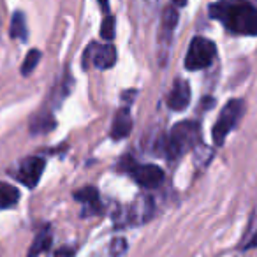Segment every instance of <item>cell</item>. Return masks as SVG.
<instances>
[{"instance_id": "cell-7", "label": "cell", "mask_w": 257, "mask_h": 257, "mask_svg": "<svg viewBox=\"0 0 257 257\" xmlns=\"http://www.w3.org/2000/svg\"><path fill=\"white\" fill-rule=\"evenodd\" d=\"M176 23H178V13L173 6L166 8L162 11V22H161V34H159V48H161V58L162 62L168 57V50L171 46L173 34H175Z\"/></svg>"}, {"instance_id": "cell-2", "label": "cell", "mask_w": 257, "mask_h": 257, "mask_svg": "<svg viewBox=\"0 0 257 257\" xmlns=\"http://www.w3.org/2000/svg\"><path fill=\"white\" fill-rule=\"evenodd\" d=\"M199 123L197 121H180L171 128L169 136L164 140L162 150L168 155V159H178L187 150L194 148L199 143Z\"/></svg>"}, {"instance_id": "cell-5", "label": "cell", "mask_w": 257, "mask_h": 257, "mask_svg": "<svg viewBox=\"0 0 257 257\" xmlns=\"http://www.w3.org/2000/svg\"><path fill=\"white\" fill-rule=\"evenodd\" d=\"M88 60L93 62L97 69H111L116 64V50H114L113 44H95L92 43L85 51V57H83V67L88 65Z\"/></svg>"}, {"instance_id": "cell-1", "label": "cell", "mask_w": 257, "mask_h": 257, "mask_svg": "<svg viewBox=\"0 0 257 257\" xmlns=\"http://www.w3.org/2000/svg\"><path fill=\"white\" fill-rule=\"evenodd\" d=\"M211 18L224 23L232 34L239 36H257V8L250 4H231L217 2L210 8Z\"/></svg>"}, {"instance_id": "cell-4", "label": "cell", "mask_w": 257, "mask_h": 257, "mask_svg": "<svg viewBox=\"0 0 257 257\" xmlns=\"http://www.w3.org/2000/svg\"><path fill=\"white\" fill-rule=\"evenodd\" d=\"M215 55H217V48H215L213 41L206 39V37H194L192 43L189 44V51L185 57V67L189 71H201L211 65Z\"/></svg>"}, {"instance_id": "cell-13", "label": "cell", "mask_w": 257, "mask_h": 257, "mask_svg": "<svg viewBox=\"0 0 257 257\" xmlns=\"http://www.w3.org/2000/svg\"><path fill=\"white\" fill-rule=\"evenodd\" d=\"M51 245V231L48 227H44L43 231L37 232L36 239H34L32 246H30V252L27 257H37L39 253H43L44 250H48Z\"/></svg>"}, {"instance_id": "cell-8", "label": "cell", "mask_w": 257, "mask_h": 257, "mask_svg": "<svg viewBox=\"0 0 257 257\" xmlns=\"http://www.w3.org/2000/svg\"><path fill=\"white\" fill-rule=\"evenodd\" d=\"M44 159L41 157H29L20 164V169L16 173V180L22 182L23 185L27 187H36L37 182L41 180L43 176V171H44Z\"/></svg>"}, {"instance_id": "cell-10", "label": "cell", "mask_w": 257, "mask_h": 257, "mask_svg": "<svg viewBox=\"0 0 257 257\" xmlns=\"http://www.w3.org/2000/svg\"><path fill=\"white\" fill-rule=\"evenodd\" d=\"M154 213V201L148 196H138V199L131 204L128 210V222L134 225H141L147 220H150Z\"/></svg>"}, {"instance_id": "cell-20", "label": "cell", "mask_w": 257, "mask_h": 257, "mask_svg": "<svg viewBox=\"0 0 257 257\" xmlns=\"http://www.w3.org/2000/svg\"><path fill=\"white\" fill-rule=\"evenodd\" d=\"M187 2H189V0H173V4L178 6V8H183V6H185Z\"/></svg>"}, {"instance_id": "cell-16", "label": "cell", "mask_w": 257, "mask_h": 257, "mask_svg": "<svg viewBox=\"0 0 257 257\" xmlns=\"http://www.w3.org/2000/svg\"><path fill=\"white\" fill-rule=\"evenodd\" d=\"M39 60H41V51L39 50H30L29 53H27L23 64H22V74L23 76H29L30 72H32L34 69L37 67Z\"/></svg>"}, {"instance_id": "cell-6", "label": "cell", "mask_w": 257, "mask_h": 257, "mask_svg": "<svg viewBox=\"0 0 257 257\" xmlns=\"http://www.w3.org/2000/svg\"><path fill=\"white\" fill-rule=\"evenodd\" d=\"M128 173L141 187H147V189H154L164 182V171L155 164L141 166L134 161H128Z\"/></svg>"}, {"instance_id": "cell-12", "label": "cell", "mask_w": 257, "mask_h": 257, "mask_svg": "<svg viewBox=\"0 0 257 257\" xmlns=\"http://www.w3.org/2000/svg\"><path fill=\"white\" fill-rule=\"evenodd\" d=\"M18 199H20V190L16 187L0 182V210L15 206L18 203Z\"/></svg>"}, {"instance_id": "cell-18", "label": "cell", "mask_w": 257, "mask_h": 257, "mask_svg": "<svg viewBox=\"0 0 257 257\" xmlns=\"http://www.w3.org/2000/svg\"><path fill=\"white\" fill-rule=\"evenodd\" d=\"M109 255H113V257H120V255H123L125 252H127V241H125L123 238H116V239H113V241L109 243Z\"/></svg>"}, {"instance_id": "cell-14", "label": "cell", "mask_w": 257, "mask_h": 257, "mask_svg": "<svg viewBox=\"0 0 257 257\" xmlns=\"http://www.w3.org/2000/svg\"><path fill=\"white\" fill-rule=\"evenodd\" d=\"M74 199L83 203L88 210H93L99 203V192L95 187H83L78 192H74Z\"/></svg>"}, {"instance_id": "cell-15", "label": "cell", "mask_w": 257, "mask_h": 257, "mask_svg": "<svg viewBox=\"0 0 257 257\" xmlns=\"http://www.w3.org/2000/svg\"><path fill=\"white\" fill-rule=\"evenodd\" d=\"M11 36L16 39H27V22L22 13H16L11 20Z\"/></svg>"}, {"instance_id": "cell-17", "label": "cell", "mask_w": 257, "mask_h": 257, "mask_svg": "<svg viewBox=\"0 0 257 257\" xmlns=\"http://www.w3.org/2000/svg\"><path fill=\"white\" fill-rule=\"evenodd\" d=\"M100 36L104 41H113L114 39V18L111 15H107L104 18L102 25H100Z\"/></svg>"}, {"instance_id": "cell-3", "label": "cell", "mask_w": 257, "mask_h": 257, "mask_svg": "<svg viewBox=\"0 0 257 257\" xmlns=\"http://www.w3.org/2000/svg\"><path fill=\"white\" fill-rule=\"evenodd\" d=\"M243 109H245V104H243L241 99L229 100V102L222 107L220 116H218V120L215 121V125H213V143L217 145V147L224 145L227 134L238 125L239 118H241V114H243Z\"/></svg>"}, {"instance_id": "cell-11", "label": "cell", "mask_w": 257, "mask_h": 257, "mask_svg": "<svg viewBox=\"0 0 257 257\" xmlns=\"http://www.w3.org/2000/svg\"><path fill=\"white\" fill-rule=\"evenodd\" d=\"M131 131H133V116H131L128 107H123L114 116L113 125H111V136L113 140H123L131 134Z\"/></svg>"}, {"instance_id": "cell-9", "label": "cell", "mask_w": 257, "mask_h": 257, "mask_svg": "<svg viewBox=\"0 0 257 257\" xmlns=\"http://www.w3.org/2000/svg\"><path fill=\"white\" fill-rule=\"evenodd\" d=\"M190 102V86L183 79H176L168 93V106L173 111H183Z\"/></svg>"}, {"instance_id": "cell-19", "label": "cell", "mask_w": 257, "mask_h": 257, "mask_svg": "<svg viewBox=\"0 0 257 257\" xmlns=\"http://www.w3.org/2000/svg\"><path fill=\"white\" fill-rule=\"evenodd\" d=\"M72 255H74V250L69 248V246H64V248H58L51 257H72Z\"/></svg>"}, {"instance_id": "cell-21", "label": "cell", "mask_w": 257, "mask_h": 257, "mask_svg": "<svg viewBox=\"0 0 257 257\" xmlns=\"http://www.w3.org/2000/svg\"><path fill=\"white\" fill-rule=\"evenodd\" d=\"M100 2V6H102L104 9H107V2H109V0H99Z\"/></svg>"}]
</instances>
